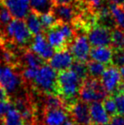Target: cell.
I'll list each match as a JSON object with an SVG mask.
<instances>
[{"label":"cell","instance_id":"6da1fadb","mask_svg":"<svg viewBox=\"0 0 124 125\" xmlns=\"http://www.w3.org/2000/svg\"><path fill=\"white\" fill-rule=\"evenodd\" d=\"M82 82L83 80L71 70L59 72L56 93L64 101L67 108L77 101L76 98L79 94Z\"/></svg>","mask_w":124,"mask_h":125},{"label":"cell","instance_id":"7a4b0ae2","mask_svg":"<svg viewBox=\"0 0 124 125\" xmlns=\"http://www.w3.org/2000/svg\"><path fill=\"white\" fill-rule=\"evenodd\" d=\"M79 95L80 101L87 104L100 102L109 97V94L103 88L100 80L91 77H89L83 80Z\"/></svg>","mask_w":124,"mask_h":125},{"label":"cell","instance_id":"3957f363","mask_svg":"<svg viewBox=\"0 0 124 125\" xmlns=\"http://www.w3.org/2000/svg\"><path fill=\"white\" fill-rule=\"evenodd\" d=\"M58 73L49 65H43L39 68L35 78L34 83L36 89L44 94L56 93Z\"/></svg>","mask_w":124,"mask_h":125},{"label":"cell","instance_id":"277c9868","mask_svg":"<svg viewBox=\"0 0 124 125\" xmlns=\"http://www.w3.org/2000/svg\"><path fill=\"white\" fill-rule=\"evenodd\" d=\"M6 36L13 42L20 47H28L32 44V34L28 28L24 20L13 19L6 27Z\"/></svg>","mask_w":124,"mask_h":125},{"label":"cell","instance_id":"5b68a950","mask_svg":"<svg viewBox=\"0 0 124 125\" xmlns=\"http://www.w3.org/2000/svg\"><path fill=\"white\" fill-rule=\"evenodd\" d=\"M100 81L105 90L110 96L120 91H123L124 84L121 81L120 70L112 65L106 68L103 75L100 78Z\"/></svg>","mask_w":124,"mask_h":125},{"label":"cell","instance_id":"8992f818","mask_svg":"<svg viewBox=\"0 0 124 125\" xmlns=\"http://www.w3.org/2000/svg\"><path fill=\"white\" fill-rule=\"evenodd\" d=\"M21 85V76L14 67L0 65V87L7 93H14Z\"/></svg>","mask_w":124,"mask_h":125},{"label":"cell","instance_id":"52a82bcc","mask_svg":"<svg viewBox=\"0 0 124 125\" xmlns=\"http://www.w3.org/2000/svg\"><path fill=\"white\" fill-rule=\"evenodd\" d=\"M50 12L59 22L70 25L75 24L81 15L79 7L70 5H53Z\"/></svg>","mask_w":124,"mask_h":125},{"label":"cell","instance_id":"ba28073f","mask_svg":"<svg viewBox=\"0 0 124 125\" xmlns=\"http://www.w3.org/2000/svg\"><path fill=\"white\" fill-rule=\"evenodd\" d=\"M88 39L94 48L111 45V31L110 28L96 25L88 31Z\"/></svg>","mask_w":124,"mask_h":125},{"label":"cell","instance_id":"9c48e42d","mask_svg":"<svg viewBox=\"0 0 124 125\" xmlns=\"http://www.w3.org/2000/svg\"><path fill=\"white\" fill-rule=\"evenodd\" d=\"M70 53L77 61L86 62L90 54V44L89 39L84 35H77L69 45Z\"/></svg>","mask_w":124,"mask_h":125},{"label":"cell","instance_id":"30bf717a","mask_svg":"<svg viewBox=\"0 0 124 125\" xmlns=\"http://www.w3.org/2000/svg\"><path fill=\"white\" fill-rule=\"evenodd\" d=\"M73 122L79 125H92L90 115V106L81 101H77L68 108Z\"/></svg>","mask_w":124,"mask_h":125},{"label":"cell","instance_id":"8fae6325","mask_svg":"<svg viewBox=\"0 0 124 125\" xmlns=\"http://www.w3.org/2000/svg\"><path fill=\"white\" fill-rule=\"evenodd\" d=\"M73 56L68 49L55 52L48 61V65L56 71H64L69 70L73 64Z\"/></svg>","mask_w":124,"mask_h":125},{"label":"cell","instance_id":"7c38bea8","mask_svg":"<svg viewBox=\"0 0 124 125\" xmlns=\"http://www.w3.org/2000/svg\"><path fill=\"white\" fill-rule=\"evenodd\" d=\"M30 48L31 50L39 56L43 60H49L55 54V49L49 45L43 34L35 36Z\"/></svg>","mask_w":124,"mask_h":125},{"label":"cell","instance_id":"4fadbf2b","mask_svg":"<svg viewBox=\"0 0 124 125\" xmlns=\"http://www.w3.org/2000/svg\"><path fill=\"white\" fill-rule=\"evenodd\" d=\"M2 2L8 8L15 19L23 20L30 13L29 0H2Z\"/></svg>","mask_w":124,"mask_h":125},{"label":"cell","instance_id":"5bb4252c","mask_svg":"<svg viewBox=\"0 0 124 125\" xmlns=\"http://www.w3.org/2000/svg\"><path fill=\"white\" fill-rule=\"evenodd\" d=\"M45 37L46 39L49 43V45L51 46L55 50H57V51L69 49V43L66 39L64 35L62 34L61 30L59 29L58 24L54 26L53 28H51L50 29L47 30Z\"/></svg>","mask_w":124,"mask_h":125},{"label":"cell","instance_id":"9a60e30c","mask_svg":"<svg viewBox=\"0 0 124 125\" xmlns=\"http://www.w3.org/2000/svg\"><path fill=\"white\" fill-rule=\"evenodd\" d=\"M69 111L65 108L48 109L44 111L45 125H62L68 121Z\"/></svg>","mask_w":124,"mask_h":125},{"label":"cell","instance_id":"2e32d148","mask_svg":"<svg viewBox=\"0 0 124 125\" xmlns=\"http://www.w3.org/2000/svg\"><path fill=\"white\" fill-rule=\"evenodd\" d=\"M90 115L92 125H105L110 121V117L106 112L101 102L90 103Z\"/></svg>","mask_w":124,"mask_h":125},{"label":"cell","instance_id":"e0dca14e","mask_svg":"<svg viewBox=\"0 0 124 125\" xmlns=\"http://www.w3.org/2000/svg\"><path fill=\"white\" fill-rule=\"evenodd\" d=\"M90 58L92 60L101 63L103 65L111 64L112 59V49L109 47H99V48H93L90 50Z\"/></svg>","mask_w":124,"mask_h":125},{"label":"cell","instance_id":"ac0fdd59","mask_svg":"<svg viewBox=\"0 0 124 125\" xmlns=\"http://www.w3.org/2000/svg\"><path fill=\"white\" fill-rule=\"evenodd\" d=\"M25 23L27 25L28 28L29 29V31L31 32V34H33L35 36L43 34L42 32L44 30H43L42 25L40 23L39 16L38 14H36L35 12L31 11L30 13L28 15V17L26 18Z\"/></svg>","mask_w":124,"mask_h":125},{"label":"cell","instance_id":"d6986e66","mask_svg":"<svg viewBox=\"0 0 124 125\" xmlns=\"http://www.w3.org/2000/svg\"><path fill=\"white\" fill-rule=\"evenodd\" d=\"M22 60L26 65V68H33V69H39L44 64V60L38 56L36 53H34L32 50L27 49L22 56Z\"/></svg>","mask_w":124,"mask_h":125},{"label":"cell","instance_id":"ffe728a7","mask_svg":"<svg viewBox=\"0 0 124 125\" xmlns=\"http://www.w3.org/2000/svg\"><path fill=\"white\" fill-rule=\"evenodd\" d=\"M30 7L33 12L38 15H43L49 13L52 8L51 0H29Z\"/></svg>","mask_w":124,"mask_h":125},{"label":"cell","instance_id":"44dd1931","mask_svg":"<svg viewBox=\"0 0 124 125\" xmlns=\"http://www.w3.org/2000/svg\"><path fill=\"white\" fill-rule=\"evenodd\" d=\"M44 105H45V110L48 109H59V108H65L68 110L67 105L64 102V101L59 95L54 93L45 94V99H44Z\"/></svg>","mask_w":124,"mask_h":125},{"label":"cell","instance_id":"7402d4cb","mask_svg":"<svg viewBox=\"0 0 124 125\" xmlns=\"http://www.w3.org/2000/svg\"><path fill=\"white\" fill-rule=\"evenodd\" d=\"M111 49H124V30L118 27L111 31Z\"/></svg>","mask_w":124,"mask_h":125},{"label":"cell","instance_id":"603a6c76","mask_svg":"<svg viewBox=\"0 0 124 125\" xmlns=\"http://www.w3.org/2000/svg\"><path fill=\"white\" fill-rule=\"evenodd\" d=\"M87 68H88V72H89V76L94 79H99L101 78L103 75L104 71L106 70L105 65L99 63L94 60H90L87 63Z\"/></svg>","mask_w":124,"mask_h":125},{"label":"cell","instance_id":"cb8c5ba5","mask_svg":"<svg viewBox=\"0 0 124 125\" xmlns=\"http://www.w3.org/2000/svg\"><path fill=\"white\" fill-rule=\"evenodd\" d=\"M4 125H24L23 119L17 109L13 107L4 117Z\"/></svg>","mask_w":124,"mask_h":125},{"label":"cell","instance_id":"d4e9b609","mask_svg":"<svg viewBox=\"0 0 124 125\" xmlns=\"http://www.w3.org/2000/svg\"><path fill=\"white\" fill-rule=\"evenodd\" d=\"M110 10L117 27L124 30V9L122 7L110 4Z\"/></svg>","mask_w":124,"mask_h":125},{"label":"cell","instance_id":"484cf974","mask_svg":"<svg viewBox=\"0 0 124 125\" xmlns=\"http://www.w3.org/2000/svg\"><path fill=\"white\" fill-rule=\"evenodd\" d=\"M38 16H39V19H40V23L42 25L43 30H45V32L48 29H50L51 28H53L54 26H56L59 22L51 12L46 13V14L43 15H38Z\"/></svg>","mask_w":124,"mask_h":125},{"label":"cell","instance_id":"4316f807","mask_svg":"<svg viewBox=\"0 0 124 125\" xmlns=\"http://www.w3.org/2000/svg\"><path fill=\"white\" fill-rule=\"evenodd\" d=\"M70 70H73L82 80H85L87 78L90 77L89 72H88L87 64H85L84 62H80V61H77V60L74 61Z\"/></svg>","mask_w":124,"mask_h":125},{"label":"cell","instance_id":"83f0119b","mask_svg":"<svg viewBox=\"0 0 124 125\" xmlns=\"http://www.w3.org/2000/svg\"><path fill=\"white\" fill-rule=\"evenodd\" d=\"M11 21H12V15L9 12L8 8L2 2V0H0V26L7 27Z\"/></svg>","mask_w":124,"mask_h":125},{"label":"cell","instance_id":"f1b7e54d","mask_svg":"<svg viewBox=\"0 0 124 125\" xmlns=\"http://www.w3.org/2000/svg\"><path fill=\"white\" fill-rule=\"evenodd\" d=\"M116 68L124 67V49H112L111 64Z\"/></svg>","mask_w":124,"mask_h":125},{"label":"cell","instance_id":"f546056e","mask_svg":"<svg viewBox=\"0 0 124 125\" xmlns=\"http://www.w3.org/2000/svg\"><path fill=\"white\" fill-rule=\"evenodd\" d=\"M103 107L110 118H112L114 116H117L118 115L116 103H115L114 99L111 96H109V97L106 98L103 101Z\"/></svg>","mask_w":124,"mask_h":125},{"label":"cell","instance_id":"4dcf8cb0","mask_svg":"<svg viewBox=\"0 0 124 125\" xmlns=\"http://www.w3.org/2000/svg\"><path fill=\"white\" fill-rule=\"evenodd\" d=\"M111 97L114 99L115 103H116V107H117L118 115L120 116H124V92L123 91H120L117 92Z\"/></svg>","mask_w":124,"mask_h":125},{"label":"cell","instance_id":"1f68e13d","mask_svg":"<svg viewBox=\"0 0 124 125\" xmlns=\"http://www.w3.org/2000/svg\"><path fill=\"white\" fill-rule=\"evenodd\" d=\"M38 69H33V68H25L23 71H22V78L23 80L28 82H33L36 78L37 72H38Z\"/></svg>","mask_w":124,"mask_h":125},{"label":"cell","instance_id":"d6a6232c","mask_svg":"<svg viewBox=\"0 0 124 125\" xmlns=\"http://www.w3.org/2000/svg\"><path fill=\"white\" fill-rule=\"evenodd\" d=\"M13 107H14V104L11 103L9 101H0V120L1 118L5 117Z\"/></svg>","mask_w":124,"mask_h":125},{"label":"cell","instance_id":"836d02e7","mask_svg":"<svg viewBox=\"0 0 124 125\" xmlns=\"http://www.w3.org/2000/svg\"><path fill=\"white\" fill-rule=\"evenodd\" d=\"M79 1L92 10H94L95 8H99L102 2V0H79Z\"/></svg>","mask_w":124,"mask_h":125},{"label":"cell","instance_id":"e575fe53","mask_svg":"<svg viewBox=\"0 0 124 125\" xmlns=\"http://www.w3.org/2000/svg\"><path fill=\"white\" fill-rule=\"evenodd\" d=\"M105 125H124V117L117 115L110 119V121Z\"/></svg>","mask_w":124,"mask_h":125},{"label":"cell","instance_id":"d590c367","mask_svg":"<svg viewBox=\"0 0 124 125\" xmlns=\"http://www.w3.org/2000/svg\"><path fill=\"white\" fill-rule=\"evenodd\" d=\"M54 5H70L76 0H51Z\"/></svg>","mask_w":124,"mask_h":125},{"label":"cell","instance_id":"8d00e7d4","mask_svg":"<svg viewBox=\"0 0 124 125\" xmlns=\"http://www.w3.org/2000/svg\"><path fill=\"white\" fill-rule=\"evenodd\" d=\"M8 101V93L3 88L0 87V101Z\"/></svg>","mask_w":124,"mask_h":125},{"label":"cell","instance_id":"74e56055","mask_svg":"<svg viewBox=\"0 0 124 125\" xmlns=\"http://www.w3.org/2000/svg\"><path fill=\"white\" fill-rule=\"evenodd\" d=\"M110 4L117 5V6H122L124 4V0H109Z\"/></svg>","mask_w":124,"mask_h":125},{"label":"cell","instance_id":"f35d334b","mask_svg":"<svg viewBox=\"0 0 124 125\" xmlns=\"http://www.w3.org/2000/svg\"><path fill=\"white\" fill-rule=\"evenodd\" d=\"M120 73H121V81H122V83L124 84V67H123V68H121V69H120Z\"/></svg>","mask_w":124,"mask_h":125},{"label":"cell","instance_id":"ab89813d","mask_svg":"<svg viewBox=\"0 0 124 125\" xmlns=\"http://www.w3.org/2000/svg\"><path fill=\"white\" fill-rule=\"evenodd\" d=\"M62 125H79V124H77L75 122H71V121H67V122H65V123H63Z\"/></svg>","mask_w":124,"mask_h":125},{"label":"cell","instance_id":"60d3db41","mask_svg":"<svg viewBox=\"0 0 124 125\" xmlns=\"http://www.w3.org/2000/svg\"><path fill=\"white\" fill-rule=\"evenodd\" d=\"M2 28V27H1V26H0V28Z\"/></svg>","mask_w":124,"mask_h":125},{"label":"cell","instance_id":"b9f144b4","mask_svg":"<svg viewBox=\"0 0 124 125\" xmlns=\"http://www.w3.org/2000/svg\"><path fill=\"white\" fill-rule=\"evenodd\" d=\"M123 92H124V88H123Z\"/></svg>","mask_w":124,"mask_h":125}]
</instances>
